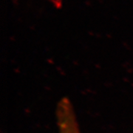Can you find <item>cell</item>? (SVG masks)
Returning a JSON list of instances; mask_svg holds the SVG:
<instances>
[{
    "instance_id": "1",
    "label": "cell",
    "mask_w": 133,
    "mask_h": 133,
    "mask_svg": "<svg viewBox=\"0 0 133 133\" xmlns=\"http://www.w3.org/2000/svg\"><path fill=\"white\" fill-rule=\"evenodd\" d=\"M58 133H82L71 101L64 97L60 99L56 110Z\"/></svg>"
}]
</instances>
